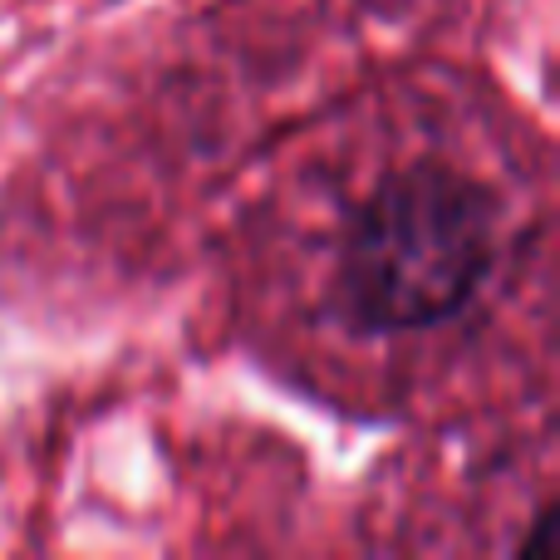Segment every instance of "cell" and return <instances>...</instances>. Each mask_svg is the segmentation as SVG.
Segmentation results:
<instances>
[{"mask_svg": "<svg viewBox=\"0 0 560 560\" xmlns=\"http://www.w3.org/2000/svg\"><path fill=\"white\" fill-rule=\"evenodd\" d=\"M497 261L487 187L447 167L398 173L354 212L339 246V305L359 329L398 335L453 319Z\"/></svg>", "mask_w": 560, "mask_h": 560, "instance_id": "1", "label": "cell"}]
</instances>
